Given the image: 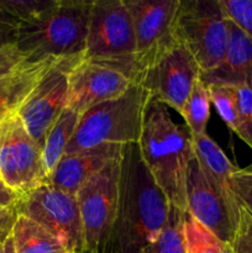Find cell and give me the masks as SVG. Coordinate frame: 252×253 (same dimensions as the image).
I'll return each instance as SVG.
<instances>
[{
	"instance_id": "cell-1",
	"label": "cell",
	"mask_w": 252,
	"mask_h": 253,
	"mask_svg": "<svg viewBox=\"0 0 252 253\" xmlns=\"http://www.w3.org/2000/svg\"><path fill=\"white\" fill-rule=\"evenodd\" d=\"M169 207L141 157L138 143L124 146L116 215L105 253H140L162 231Z\"/></svg>"
},
{
	"instance_id": "cell-2",
	"label": "cell",
	"mask_w": 252,
	"mask_h": 253,
	"mask_svg": "<svg viewBox=\"0 0 252 253\" xmlns=\"http://www.w3.org/2000/svg\"><path fill=\"white\" fill-rule=\"evenodd\" d=\"M138 147L146 167L170 204L187 211V173L195 157L187 126L175 124L168 106L150 98Z\"/></svg>"
},
{
	"instance_id": "cell-3",
	"label": "cell",
	"mask_w": 252,
	"mask_h": 253,
	"mask_svg": "<svg viewBox=\"0 0 252 253\" xmlns=\"http://www.w3.org/2000/svg\"><path fill=\"white\" fill-rule=\"evenodd\" d=\"M91 1L57 0L31 22L19 25L14 44L27 62L83 58Z\"/></svg>"
},
{
	"instance_id": "cell-4",
	"label": "cell",
	"mask_w": 252,
	"mask_h": 253,
	"mask_svg": "<svg viewBox=\"0 0 252 253\" xmlns=\"http://www.w3.org/2000/svg\"><path fill=\"white\" fill-rule=\"evenodd\" d=\"M150 93L133 83L119 98L104 101L82 114L66 155L83 152L104 145L138 143Z\"/></svg>"
},
{
	"instance_id": "cell-5",
	"label": "cell",
	"mask_w": 252,
	"mask_h": 253,
	"mask_svg": "<svg viewBox=\"0 0 252 253\" xmlns=\"http://www.w3.org/2000/svg\"><path fill=\"white\" fill-rule=\"evenodd\" d=\"M84 59L123 72L133 83L140 78L136 37L124 0L91 1Z\"/></svg>"
},
{
	"instance_id": "cell-6",
	"label": "cell",
	"mask_w": 252,
	"mask_h": 253,
	"mask_svg": "<svg viewBox=\"0 0 252 253\" xmlns=\"http://www.w3.org/2000/svg\"><path fill=\"white\" fill-rule=\"evenodd\" d=\"M173 37L194 57L202 73L219 66L229 42L227 19L219 0H180Z\"/></svg>"
},
{
	"instance_id": "cell-7",
	"label": "cell",
	"mask_w": 252,
	"mask_h": 253,
	"mask_svg": "<svg viewBox=\"0 0 252 253\" xmlns=\"http://www.w3.org/2000/svg\"><path fill=\"white\" fill-rule=\"evenodd\" d=\"M0 180L19 198L48 180L42 148L16 113L0 119Z\"/></svg>"
},
{
	"instance_id": "cell-8",
	"label": "cell",
	"mask_w": 252,
	"mask_h": 253,
	"mask_svg": "<svg viewBox=\"0 0 252 253\" xmlns=\"http://www.w3.org/2000/svg\"><path fill=\"white\" fill-rule=\"evenodd\" d=\"M120 157L86 180L76 195L83 227L84 253H105L116 215Z\"/></svg>"
},
{
	"instance_id": "cell-9",
	"label": "cell",
	"mask_w": 252,
	"mask_h": 253,
	"mask_svg": "<svg viewBox=\"0 0 252 253\" xmlns=\"http://www.w3.org/2000/svg\"><path fill=\"white\" fill-rule=\"evenodd\" d=\"M17 215H22L51 232L69 253H84L81 214L76 197L49 183L22 195L16 202Z\"/></svg>"
},
{
	"instance_id": "cell-10",
	"label": "cell",
	"mask_w": 252,
	"mask_h": 253,
	"mask_svg": "<svg viewBox=\"0 0 252 253\" xmlns=\"http://www.w3.org/2000/svg\"><path fill=\"white\" fill-rule=\"evenodd\" d=\"M200 74L202 69L194 57L174 40L143 68L137 84L150 93L151 98L180 114Z\"/></svg>"
},
{
	"instance_id": "cell-11",
	"label": "cell",
	"mask_w": 252,
	"mask_h": 253,
	"mask_svg": "<svg viewBox=\"0 0 252 253\" xmlns=\"http://www.w3.org/2000/svg\"><path fill=\"white\" fill-rule=\"evenodd\" d=\"M81 59H61L54 63L17 109L22 125L41 148L53 124L68 108L69 72Z\"/></svg>"
},
{
	"instance_id": "cell-12",
	"label": "cell",
	"mask_w": 252,
	"mask_h": 253,
	"mask_svg": "<svg viewBox=\"0 0 252 253\" xmlns=\"http://www.w3.org/2000/svg\"><path fill=\"white\" fill-rule=\"evenodd\" d=\"M187 211L200 225L229 245L240 219V205L222 194L193 158L187 173Z\"/></svg>"
},
{
	"instance_id": "cell-13",
	"label": "cell",
	"mask_w": 252,
	"mask_h": 253,
	"mask_svg": "<svg viewBox=\"0 0 252 253\" xmlns=\"http://www.w3.org/2000/svg\"><path fill=\"white\" fill-rule=\"evenodd\" d=\"M136 37V62L143 68L174 41L173 26L180 0H124Z\"/></svg>"
},
{
	"instance_id": "cell-14",
	"label": "cell",
	"mask_w": 252,
	"mask_h": 253,
	"mask_svg": "<svg viewBox=\"0 0 252 253\" xmlns=\"http://www.w3.org/2000/svg\"><path fill=\"white\" fill-rule=\"evenodd\" d=\"M132 84L123 72L82 58L69 72L68 108L82 115L98 104L121 96Z\"/></svg>"
},
{
	"instance_id": "cell-15",
	"label": "cell",
	"mask_w": 252,
	"mask_h": 253,
	"mask_svg": "<svg viewBox=\"0 0 252 253\" xmlns=\"http://www.w3.org/2000/svg\"><path fill=\"white\" fill-rule=\"evenodd\" d=\"M124 146L104 145L83 152L66 155L49 174L47 183L76 197L82 185L121 156Z\"/></svg>"
},
{
	"instance_id": "cell-16",
	"label": "cell",
	"mask_w": 252,
	"mask_h": 253,
	"mask_svg": "<svg viewBox=\"0 0 252 253\" xmlns=\"http://www.w3.org/2000/svg\"><path fill=\"white\" fill-rule=\"evenodd\" d=\"M229 42L224 59L211 71L200 74L207 85L252 86V39L227 20Z\"/></svg>"
},
{
	"instance_id": "cell-17",
	"label": "cell",
	"mask_w": 252,
	"mask_h": 253,
	"mask_svg": "<svg viewBox=\"0 0 252 253\" xmlns=\"http://www.w3.org/2000/svg\"><path fill=\"white\" fill-rule=\"evenodd\" d=\"M61 59L25 62L0 78V119L16 113L44 73Z\"/></svg>"
},
{
	"instance_id": "cell-18",
	"label": "cell",
	"mask_w": 252,
	"mask_h": 253,
	"mask_svg": "<svg viewBox=\"0 0 252 253\" xmlns=\"http://www.w3.org/2000/svg\"><path fill=\"white\" fill-rule=\"evenodd\" d=\"M195 158L212 184L230 199H235L230 187L231 175L239 169L227 158L220 146L208 133L193 136ZM236 200V199H235Z\"/></svg>"
},
{
	"instance_id": "cell-19",
	"label": "cell",
	"mask_w": 252,
	"mask_h": 253,
	"mask_svg": "<svg viewBox=\"0 0 252 253\" xmlns=\"http://www.w3.org/2000/svg\"><path fill=\"white\" fill-rule=\"evenodd\" d=\"M11 236L15 253H69L51 232L22 215H17Z\"/></svg>"
},
{
	"instance_id": "cell-20",
	"label": "cell",
	"mask_w": 252,
	"mask_h": 253,
	"mask_svg": "<svg viewBox=\"0 0 252 253\" xmlns=\"http://www.w3.org/2000/svg\"><path fill=\"white\" fill-rule=\"evenodd\" d=\"M79 118H81L79 114L66 108L47 133L42 148V157H43L44 169L48 177L63 158L67 146L71 142L78 125Z\"/></svg>"
},
{
	"instance_id": "cell-21",
	"label": "cell",
	"mask_w": 252,
	"mask_h": 253,
	"mask_svg": "<svg viewBox=\"0 0 252 253\" xmlns=\"http://www.w3.org/2000/svg\"><path fill=\"white\" fill-rule=\"evenodd\" d=\"M184 212L170 204L162 231L140 253H188L184 236Z\"/></svg>"
},
{
	"instance_id": "cell-22",
	"label": "cell",
	"mask_w": 252,
	"mask_h": 253,
	"mask_svg": "<svg viewBox=\"0 0 252 253\" xmlns=\"http://www.w3.org/2000/svg\"><path fill=\"white\" fill-rule=\"evenodd\" d=\"M210 105L211 100L209 88L202 79H199L193 86L180 113L185 121V126L193 136L207 133V126L210 119Z\"/></svg>"
},
{
	"instance_id": "cell-23",
	"label": "cell",
	"mask_w": 252,
	"mask_h": 253,
	"mask_svg": "<svg viewBox=\"0 0 252 253\" xmlns=\"http://www.w3.org/2000/svg\"><path fill=\"white\" fill-rule=\"evenodd\" d=\"M184 236L188 253H232L227 244L200 225L189 212H184Z\"/></svg>"
},
{
	"instance_id": "cell-24",
	"label": "cell",
	"mask_w": 252,
	"mask_h": 253,
	"mask_svg": "<svg viewBox=\"0 0 252 253\" xmlns=\"http://www.w3.org/2000/svg\"><path fill=\"white\" fill-rule=\"evenodd\" d=\"M211 104L227 127L235 132L237 120V88L230 85H208Z\"/></svg>"
},
{
	"instance_id": "cell-25",
	"label": "cell",
	"mask_w": 252,
	"mask_h": 253,
	"mask_svg": "<svg viewBox=\"0 0 252 253\" xmlns=\"http://www.w3.org/2000/svg\"><path fill=\"white\" fill-rule=\"evenodd\" d=\"M56 2L57 0H0V7L22 24L36 20Z\"/></svg>"
},
{
	"instance_id": "cell-26",
	"label": "cell",
	"mask_w": 252,
	"mask_h": 253,
	"mask_svg": "<svg viewBox=\"0 0 252 253\" xmlns=\"http://www.w3.org/2000/svg\"><path fill=\"white\" fill-rule=\"evenodd\" d=\"M235 133L252 148V86L237 88V120Z\"/></svg>"
},
{
	"instance_id": "cell-27",
	"label": "cell",
	"mask_w": 252,
	"mask_h": 253,
	"mask_svg": "<svg viewBox=\"0 0 252 253\" xmlns=\"http://www.w3.org/2000/svg\"><path fill=\"white\" fill-rule=\"evenodd\" d=\"M227 20L252 39V0H219Z\"/></svg>"
},
{
	"instance_id": "cell-28",
	"label": "cell",
	"mask_w": 252,
	"mask_h": 253,
	"mask_svg": "<svg viewBox=\"0 0 252 253\" xmlns=\"http://www.w3.org/2000/svg\"><path fill=\"white\" fill-rule=\"evenodd\" d=\"M230 187L237 204L252 216V166L239 168L231 175Z\"/></svg>"
},
{
	"instance_id": "cell-29",
	"label": "cell",
	"mask_w": 252,
	"mask_h": 253,
	"mask_svg": "<svg viewBox=\"0 0 252 253\" xmlns=\"http://www.w3.org/2000/svg\"><path fill=\"white\" fill-rule=\"evenodd\" d=\"M229 246L232 253H252V216L241 207L237 229Z\"/></svg>"
},
{
	"instance_id": "cell-30",
	"label": "cell",
	"mask_w": 252,
	"mask_h": 253,
	"mask_svg": "<svg viewBox=\"0 0 252 253\" xmlns=\"http://www.w3.org/2000/svg\"><path fill=\"white\" fill-rule=\"evenodd\" d=\"M26 62L24 54L14 43H7L0 48V78L10 73Z\"/></svg>"
},
{
	"instance_id": "cell-31",
	"label": "cell",
	"mask_w": 252,
	"mask_h": 253,
	"mask_svg": "<svg viewBox=\"0 0 252 253\" xmlns=\"http://www.w3.org/2000/svg\"><path fill=\"white\" fill-rule=\"evenodd\" d=\"M17 219L16 203L11 207L0 210V244L5 241L11 235L12 227Z\"/></svg>"
},
{
	"instance_id": "cell-32",
	"label": "cell",
	"mask_w": 252,
	"mask_h": 253,
	"mask_svg": "<svg viewBox=\"0 0 252 253\" xmlns=\"http://www.w3.org/2000/svg\"><path fill=\"white\" fill-rule=\"evenodd\" d=\"M20 22L0 7V36L14 43V37L19 29Z\"/></svg>"
},
{
	"instance_id": "cell-33",
	"label": "cell",
	"mask_w": 252,
	"mask_h": 253,
	"mask_svg": "<svg viewBox=\"0 0 252 253\" xmlns=\"http://www.w3.org/2000/svg\"><path fill=\"white\" fill-rule=\"evenodd\" d=\"M19 199V195L9 189L4 183L0 180V210L5 209L7 207H11Z\"/></svg>"
},
{
	"instance_id": "cell-34",
	"label": "cell",
	"mask_w": 252,
	"mask_h": 253,
	"mask_svg": "<svg viewBox=\"0 0 252 253\" xmlns=\"http://www.w3.org/2000/svg\"><path fill=\"white\" fill-rule=\"evenodd\" d=\"M0 253H15V247H14V240L12 236L10 235L6 240L4 241V244L1 245V250Z\"/></svg>"
},
{
	"instance_id": "cell-35",
	"label": "cell",
	"mask_w": 252,
	"mask_h": 253,
	"mask_svg": "<svg viewBox=\"0 0 252 253\" xmlns=\"http://www.w3.org/2000/svg\"><path fill=\"white\" fill-rule=\"evenodd\" d=\"M7 43H12V42H10L9 40H6V39H4V37L0 36V48H1V47H4L5 44H7Z\"/></svg>"
},
{
	"instance_id": "cell-36",
	"label": "cell",
	"mask_w": 252,
	"mask_h": 253,
	"mask_svg": "<svg viewBox=\"0 0 252 253\" xmlns=\"http://www.w3.org/2000/svg\"><path fill=\"white\" fill-rule=\"evenodd\" d=\"M2 244H4V242H2ZM2 244H0V250H1V245H2Z\"/></svg>"
},
{
	"instance_id": "cell-37",
	"label": "cell",
	"mask_w": 252,
	"mask_h": 253,
	"mask_svg": "<svg viewBox=\"0 0 252 253\" xmlns=\"http://www.w3.org/2000/svg\"><path fill=\"white\" fill-rule=\"evenodd\" d=\"M231 252H232V251H231Z\"/></svg>"
}]
</instances>
